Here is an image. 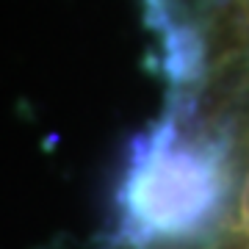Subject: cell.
I'll list each match as a JSON object with an SVG mask.
<instances>
[{
  "instance_id": "obj_1",
  "label": "cell",
  "mask_w": 249,
  "mask_h": 249,
  "mask_svg": "<svg viewBox=\"0 0 249 249\" xmlns=\"http://www.w3.org/2000/svg\"><path fill=\"white\" fill-rule=\"evenodd\" d=\"M232 139L205 133L178 108L130 144L116 186V249H180L224 232Z\"/></svg>"
}]
</instances>
